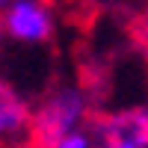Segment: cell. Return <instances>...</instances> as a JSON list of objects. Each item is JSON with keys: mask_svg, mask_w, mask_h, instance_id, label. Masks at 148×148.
Returning a JSON list of instances; mask_svg holds the SVG:
<instances>
[{"mask_svg": "<svg viewBox=\"0 0 148 148\" xmlns=\"http://www.w3.org/2000/svg\"><path fill=\"white\" fill-rule=\"evenodd\" d=\"M56 148H89V136H86V133H71V136H65Z\"/></svg>", "mask_w": 148, "mask_h": 148, "instance_id": "7", "label": "cell"}, {"mask_svg": "<svg viewBox=\"0 0 148 148\" xmlns=\"http://www.w3.org/2000/svg\"><path fill=\"white\" fill-rule=\"evenodd\" d=\"M18 42H51L53 39V18L47 15L42 0H15L3 18V30Z\"/></svg>", "mask_w": 148, "mask_h": 148, "instance_id": "4", "label": "cell"}, {"mask_svg": "<svg viewBox=\"0 0 148 148\" xmlns=\"http://www.w3.org/2000/svg\"><path fill=\"white\" fill-rule=\"evenodd\" d=\"M86 110L89 104L80 89L51 83L30 110V125L18 148H56L65 136H71V127L86 119Z\"/></svg>", "mask_w": 148, "mask_h": 148, "instance_id": "1", "label": "cell"}, {"mask_svg": "<svg viewBox=\"0 0 148 148\" xmlns=\"http://www.w3.org/2000/svg\"><path fill=\"white\" fill-rule=\"evenodd\" d=\"M125 33L130 47L145 59V71H148V12H130L125 21Z\"/></svg>", "mask_w": 148, "mask_h": 148, "instance_id": "6", "label": "cell"}, {"mask_svg": "<svg viewBox=\"0 0 148 148\" xmlns=\"http://www.w3.org/2000/svg\"><path fill=\"white\" fill-rule=\"evenodd\" d=\"M74 74L77 89L89 107H101L113 92V62L89 47H74Z\"/></svg>", "mask_w": 148, "mask_h": 148, "instance_id": "3", "label": "cell"}, {"mask_svg": "<svg viewBox=\"0 0 148 148\" xmlns=\"http://www.w3.org/2000/svg\"><path fill=\"white\" fill-rule=\"evenodd\" d=\"M30 125V107L0 74V148H18Z\"/></svg>", "mask_w": 148, "mask_h": 148, "instance_id": "5", "label": "cell"}, {"mask_svg": "<svg viewBox=\"0 0 148 148\" xmlns=\"http://www.w3.org/2000/svg\"><path fill=\"white\" fill-rule=\"evenodd\" d=\"M83 125L95 148H148V107H127L119 113L89 107Z\"/></svg>", "mask_w": 148, "mask_h": 148, "instance_id": "2", "label": "cell"}]
</instances>
